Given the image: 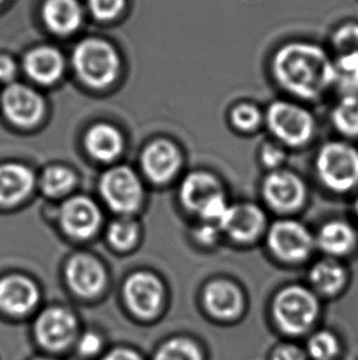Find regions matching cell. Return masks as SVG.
<instances>
[{"instance_id":"obj_1","label":"cell","mask_w":358,"mask_h":360,"mask_svg":"<svg viewBox=\"0 0 358 360\" xmlns=\"http://www.w3.org/2000/svg\"><path fill=\"white\" fill-rule=\"evenodd\" d=\"M271 67L277 84L296 98L317 100L334 85V62L314 44L291 42L282 46Z\"/></svg>"},{"instance_id":"obj_2","label":"cell","mask_w":358,"mask_h":360,"mask_svg":"<svg viewBox=\"0 0 358 360\" xmlns=\"http://www.w3.org/2000/svg\"><path fill=\"white\" fill-rule=\"evenodd\" d=\"M320 182L339 193L354 190L358 185V149L346 141H328L315 159Z\"/></svg>"},{"instance_id":"obj_3","label":"cell","mask_w":358,"mask_h":360,"mask_svg":"<svg viewBox=\"0 0 358 360\" xmlns=\"http://www.w3.org/2000/svg\"><path fill=\"white\" fill-rule=\"evenodd\" d=\"M265 123L277 141L293 148L307 144L315 131L314 117L307 108L284 100L267 108Z\"/></svg>"},{"instance_id":"obj_4","label":"cell","mask_w":358,"mask_h":360,"mask_svg":"<svg viewBox=\"0 0 358 360\" xmlns=\"http://www.w3.org/2000/svg\"><path fill=\"white\" fill-rule=\"evenodd\" d=\"M75 70L84 83L92 88H105L114 80L119 59L111 44L102 39H85L74 51Z\"/></svg>"},{"instance_id":"obj_5","label":"cell","mask_w":358,"mask_h":360,"mask_svg":"<svg viewBox=\"0 0 358 360\" xmlns=\"http://www.w3.org/2000/svg\"><path fill=\"white\" fill-rule=\"evenodd\" d=\"M319 305L314 294L300 285L282 289L274 302V315L281 328L291 335L307 331L318 315Z\"/></svg>"},{"instance_id":"obj_6","label":"cell","mask_w":358,"mask_h":360,"mask_svg":"<svg viewBox=\"0 0 358 360\" xmlns=\"http://www.w3.org/2000/svg\"><path fill=\"white\" fill-rule=\"evenodd\" d=\"M267 243L275 257L285 262H302L313 252L315 238L300 221L281 219L267 230Z\"/></svg>"},{"instance_id":"obj_7","label":"cell","mask_w":358,"mask_h":360,"mask_svg":"<svg viewBox=\"0 0 358 360\" xmlns=\"http://www.w3.org/2000/svg\"><path fill=\"white\" fill-rule=\"evenodd\" d=\"M100 190L103 200L118 213H131L138 210L142 200V187L135 172L117 166L102 176Z\"/></svg>"},{"instance_id":"obj_8","label":"cell","mask_w":358,"mask_h":360,"mask_svg":"<svg viewBox=\"0 0 358 360\" xmlns=\"http://www.w3.org/2000/svg\"><path fill=\"white\" fill-rule=\"evenodd\" d=\"M263 198L271 210L291 213L300 210L307 195L305 182L291 171H270L262 184Z\"/></svg>"},{"instance_id":"obj_9","label":"cell","mask_w":358,"mask_h":360,"mask_svg":"<svg viewBox=\"0 0 358 360\" xmlns=\"http://www.w3.org/2000/svg\"><path fill=\"white\" fill-rule=\"evenodd\" d=\"M123 295L126 307L135 316L151 319L160 311L164 302V285L151 273L138 272L126 279Z\"/></svg>"},{"instance_id":"obj_10","label":"cell","mask_w":358,"mask_h":360,"mask_svg":"<svg viewBox=\"0 0 358 360\" xmlns=\"http://www.w3.org/2000/svg\"><path fill=\"white\" fill-rule=\"evenodd\" d=\"M77 319L63 307H49L34 323V336L48 351H63L74 341Z\"/></svg>"},{"instance_id":"obj_11","label":"cell","mask_w":358,"mask_h":360,"mask_svg":"<svg viewBox=\"0 0 358 360\" xmlns=\"http://www.w3.org/2000/svg\"><path fill=\"white\" fill-rule=\"evenodd\" d=\"M267 225L262 208L252 203L230 205L218 228L237 243H252L258 239Z\"/></svg>"},{"instance_id":"obj_12","label":"cell","mask_w":358,"mask_h":360,"mask_svg":"<svg viewBox=\"0 0 358 360\" xmlns=\"http://www.w3.org/2000/svg\"><path fill=\"white\" fill-rule=\"evenodd\" d=\"M5 116L21 127H29L44 115V100L29 86L13 84L5 89L1 96Z\"/></svg>"},{"instance_id":"obj_13","label":"cell","mask_w":358,"mask_h":360,"mask_svg":"<svg viewBox=\"0 0 358 360\" xmlns=\"http://www.w3.org/2000/svg\"><path fill=\"white\" fill-rule=\"evenodd\" d=\"M60 224L67 234L77 239H88L101 224V212L88 197H74L60 210Z\"/></svg>"},{"instance_id":"obj_14","label":"cell","mask_w":358,"mask_h":360,"mask_svg":"<svg viewBox=\"0 0 358 360\" xmlns=\"http://www.w3.org/2000/svg\"><path fill=\"white\" fill-rule=\"evenodd\" d=\"M65 278L70 289L83 297H96L106 284L105 268L90 255L74 256L67 264Z\"/></svg>"},{"instance_id":"obj_15","label":"cell","mask_w":358,"mask_h":360,"mask_svg":"<svg viewBox=\"0 0 358 360\" xmlns=\"http://www.w3.org/2000/svg\"><path fill=\"white\" fill-rule=\"evenodd\" d=\"M39 289L29 278L8 276L0 279V310L11 316H24L39 302Z\"/></svg>"},{"instance_id":"obj_16","label":"cell","mask_w":358,"mask_h":360,"mask_svg":"<svg viewBox=\"0 0 358 360\" xmlns=\"http://www.w3.org/2000/svg\"><path fill=\"white\" fill-rule=\"evenodd\" d=\"M141 164L150 180L165 184L178 172L182 155L172 141L159 139L146 148Z\"/></svg>"},{"instance_id":"obj_17","label":"cell","mask_w":358,"mask_h":360,"mask_svg":"<svg viewBox=\"0 0 358 360\" xmlns=\"http://www.w3.org/2000/svg\"><path fill=\"white\" fill-rule=\"evenodd\" d=\"M221 195H223V190L220 181L206 171H194L189 174L179 190L184 207L198 215Z\"/></svg>"},{"instance_id":"obj_18","label":"cell","mask_w":358,"mask_h":360,"mask_svg":"<svg viewBox=\"0 0 358 360\" xmlns=\"http://www.w3.org/2000/svg\"><path fill=\"white\" fill-rule=\"evenodd\" d=\"M204 304L213 316L233 319L242 311V292L232 283L218 279L205 288Z\"/></svg>"},{"instance_id":"obj_19","label":"cell","mask_w":358,"mask_h":360,"mask_svg":"<svg viewBox=\"0 0 358 360\" xmlns=\"http://www.w3.org/2000/svg\"><path fill=\"white\" fill-rule=\"evenodd\" d=\"M357 235L354 226L343 220H330L315 236V246L329 257H341L354 250Z\"/></svg>"},{"instance_id":"obj_20","label":"cell","mask_w":358,"mask_h":360,"mask_svg":"<svg viewBox=\"0 0 358 360\" xmlns=\"http://www.w3.org/2000/svg\"><path fill=\"white\" fill-rule=\"evenodd\" d=\"M34 184V174L29 167L19 164L0 166V205H15L24 200Z\"/></svg>"},{"instance_id":"obj_21","label":"cell","mask_w":358,"mask_h":360,"mask_svg":"<svg viewBox=\"0 0 358 360\" xmlns=\"http://www.w3.org/2000/svg\"><path fill=\"white\" fill-rule=\"evenodd\" d=\"M25 70L31 78L41 84L57 82L64 70V59L57 49L39 47L25 57Z\"/></svg>"},{"instance_id":"obj_22","label":"cell","mask_w":358,"mask_h":360,"mask_svg":"<svg viewBox=\"0 0 358 360\" xmlns=\"http://www.w3.org/2000/svg\"><path fill=\"white\" fill-rule=\"evenodd\" d=\"M44 19L55 34H68L81 24L83 11L77 0H47L44 6Z\"/></svg>"},{"instance_id":"obj_23","label":"cell","mask_w":358,"mask_h":360,"mask_svg":"<svg viewBox=\"0 0 358 360\" xmlns=\"http://www.w3.org/2000/svg\"><path fill=\"white\" fill-rule=\"evenodd\" d=\"M85 144L97 160L111 161L123 150V136L114 127L98 123L88 131Z\"/></svg>"},{"instance_id":"obj_24","label":"cell","mask_w":358,"mask_h":360,"mask_svg":"<svg viewBox=\"0 0 358 360\" xmlns=\"http://www.w3.org/2000/svg\"><path fill=\"white\" fill-rule=\"evenodd\" d=\"M346 278L345 269L333 258L320 259L312 267L310 279L315 289L323 294H335L343 288Z\"/></svg>"},{"instance_id":"obj_25","label":"cell","mask_w":358,"mask_h":360,"mask_svg":"<svg viewBox=\"0 0 358 360\" xmlns=\"http://www.w3.org/2000/svg\"><path fill=\"white\" fill-rule=\"evenodd\" d=\"M331 122L336 131L349 138L358 136V96L345 95L335 105L331 112Z\"/></svg>"},{"instance_id":"obj_26","label":"cell","mask_w":358,"mask_h":360,"mask_svg":"<svg viewBox=\"0 0 358 360\" xmlns=\"http://www.w3.org/2000/svg\"><path fill=\"white\" fill-rule=\"evenodd\" d=\"M334 85L345 95L358 96V53L340 54L335 60Z\"/></svg>"},{"instance_id":"obj_27","label":"cell","mask_w":358,"mask_h":360,"mask_svg":"<svg viewBox=\"0 0 358 360\" xmlns=\"http://www.w3.org/2000/svg\"><path fill=\"white\" fill-rule=\"evenodd\" d=\"M75 181L73 171L68 167L52 166L44 171L41 177V187L46 195L59 197L68 193L75 185Z\"/></svg>"},{"instance_id":"obj_28","label":"cell","mask_w":358,"mask_h":360,"mask_svg":"<svg viewBox=\"0 0 358 360\" xmlns=\"http://www.w3.org/2000/svg\"><path fill=\"white\" fill-rule=\"evenodd\" d=\"M154 360H201V353L193 342L175 338L161 347Z\"/></svg>"},{"instance_id":"obj_29","label":"cell","mask_w":358,"mask_h":360,"mask_svg":"<svg viewBox=\"0 0 358 360\" xmlns=\"http://www.w3.org/2000/svg\"><path fill=\"white\" fill-rule=\"evenodd\" d=\"M230 120L237 131H254L262 124L263 115L252 103H239L232 108Z\"/></svg>"},{"instance_id":"obj_30","label":"cell","mask_w":358,"mask_h":360,"mask_svg":"<svg viewBox=\"0 0 358 360\" xmlns=\"http://www.w3.org/2000/svg\"><path fill=\"white\" fill-rule=\"evenodd\" d=\"M138 239V226L131 219H118L108 228V240L118 250L131 248Z\"/></svg>"},{"instance_id":"obj_31","label":"cell","mask_w":358,"mask_h":360,"mask_svg":"<svg viewBox=\"0 0 358 360\" xmlns=\"http://www.w3.org/2000/svg\"><path fill=\"white\" fill-rule=\"evenodd\" d=\"M339 351L338 341L329 332H319L308 342V352L315 360H330Z\"/></svg>"},{"instance_id":"obj_32","label":"cell","mask_w":358,"mask_h":360,"mask_svg":"<svg viewBox=\"0 0 358 360\" xmlns=\"http://www.w3.org/2000/svg\"><path fill=\"white\" fill-rule=\"evenodd\" d=\"M333 46L340 54L358 53V24H345L333 34Z\"/></svg>"},{"instance_id":"obj_33","label":"cell","mask_w":358,"mask_h":360,"mask_svg":"<svg viewBox=\"0 0 358 360\" xmlns=\"http://www.w3.org/2000/svg\"><path fill=\"white\" fill-rule=\"evenodd\" d=\"M93 16L100 20H111L121 13L124 0H88Z\"/></svg>"},{"instance_id":"obj_34","label":"cell","mask_w":358,"mask_h":360,"mask_svg":"<svg viewBox=\"0 0 358 360\" xmlns=\"http://www.w3.org/2000/svg\"><path fill=\"white\" fill-rule=\"evenodd\" d=\"M286 160V151L284 148L274 143L264 144L260 150V161L269 170H279Z\"/></svg>"},{"instance_id":"obj_35","label":"cell","mask_w":358,"mask_h":360,"mask_svg":"<svg viewBox=\"0 0 358 360\" xmlns=\"http://www.w3.org/2000/svg\"><path fill=\"white\" fill-rule=\"evenodd\" d=\"M102 340L95 332H86L78 342V351L81 356H96L101 351Z\"/></svg>"},{"instance_id":"obj_36","label":"cell","mask_w":358,"mask_h":360,"mask_svg":"<svg viewBox=\"0 0 358 360\" xmlns=\"http://www.w3.org/2000/svg\"><path fill=\"white\" fill-rule=\"evenodd\" d=\"M221 229L213 223H204L195 229V239L203 245H213L220 239Z\"/></svg>"},{"instance_id":"obj_37","label":"cell","mask_w":358,"mask_h":360,"mask_svg":"<svg viewBox=\"0 0 358 360\" xmlns=\"http://www.w3.org/2000/svg\"><path fill=\"white\" fill-rule=\"evenodd\" d=\"M16 74V67L13 59L0 56V82H10Z\"/></svg>"},{"instance_id":"obj_38","label":"cell","mask_w":358,"mask_h":360,"mask_svg":"<svg viewBox=\"0 0 358 360\" xmlns=\"http://www.w3.org/2000/svg\"><path fill=\"white\" fill-rule=\"evenodd\" d=\"M101 360H142L136 352L129 348H117L110 352Z\"/></svg>"},{"instance_id":"obj_39","label":"cell","mask_w":358,"mask_h":360,"mask_svg":"<svg viewBox=\"0 0 358 360\" xmlns=\"http://www.w3.org/2000/svg\"><path fill=\"white\" fill-rule=\"evenodd\" d=\"M272 360H305L303 353L293 346H286L276 351Z\"/></svg>"},{"instance_id":"obj_40","label":"cell","mask_w":358,"mask_h":360,"mask_svg":"<svg viewBox=\"0 0 358 360\" xmlns=\"http://www.w3.org/2000/svg\"><path fill=\"white\" fill-rule=\"evenodd\" d=\"M354 210H356V214L358 217V197L356 198V202H354Z\"/></svg>"},{"instance_id":"obj_41","label":"cell","mask_w":358,"mask_h":360,"mask_svg":"<svg viewBox=\"0 0 358 360\" xmlns=\"http://www.w3.org/2000/svg\"><path fill=\"white\" fill-rule=\"evenodd\" d=\"M34 360H53V359H47V358H39V359H34Z\"/></svg>"},{"instance_id":"obj_42","label":"cell","mask_w":358,"mask_h":360,"mask_svg":"<svg viewBox=\"0 0 358 360\" xmlns=\"http://www.w3.org/2000/svg\"><path fill=\"white\" fill-rule=\"evenodd\" d=\"M1 1H3V0H0V3H1Z\"/></svg>"}]
</instances>
